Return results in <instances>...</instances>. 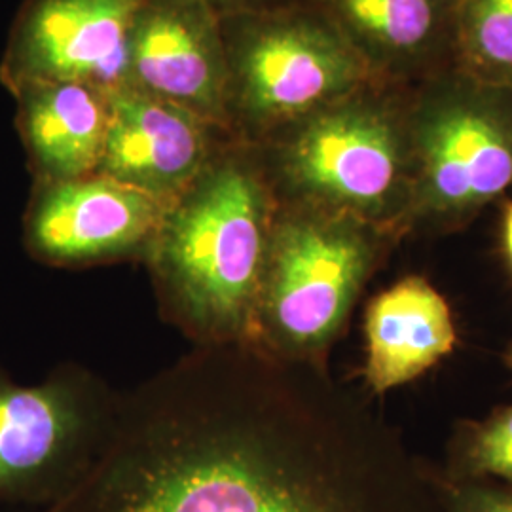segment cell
Listing matches in <instances>:
<instances>
[{
  "mask_svg": "<svg viewBox=\"0 0 512 512\" xmlns=\"http://www.w3.org/2000/svg\"><path fill=\"white\" fill-rule=\"evenodd\" d=\"M279 366L249 346L192 349L118 395L92 467L38 512H365Z\"/></svg>",
  "mask_w": 512,
  "mask_h": 512,
  "instance_id": "6da1fadb",
  "label": "cell"
},
{
  "mask_svg": "<svg viewBox=\"0 0 512 512\" xmlns=\"http://www.w3.org/2000/svg\"><path fill=\"white\" fill-rule=\"evenodd\" d=\"M277 207L258 148L238 139L167 203L145 264L162 319L194 348L249 344Z\"/></svg>",
  "mask_w": 512,
  "mask_h": 512,
  "instance_id": "7a4b0ae2",
  "label": "cell"
},
{
  "mask_svg": "<svg viewBox=\"0 0 512 512\" xmlns=\"http://www.w3.org/2000/svg\"><path fill=\"white\" fill-rule=\"evenodd\" d=\"M410 88L370 80L255 145L277 203L384 228L412 207Z\"/></svg>",
  "mask_w": 512,
  "mask_h": 512,
  "instance_id": "3957f363",
  "label": "cell"
},
{
  "mask_svg": "<svg viewBox=\"0 0 512 512\" xmlns=\"http://www.w3.org/2000/svg\"><path fill=\"white\" fill-rule=\"evenodd\" d=\"M220 25L226 124L243 143L260 145L372 80L338 29L306 0L224 16Z\"/></svg>",
  "mask_w": 512,
  "mask_h": 512,
  "instance_id": "277c9868",
  "label": "cell"
},
{
  "mask_svg": "<svg viewBox=\"0 0 512 512\" xmlns=\"http://www.w3.org/2000/svg\"><path fill=\"white\" fill-rule=\"evenodd\" d=\"M378 226L311 207H277L247 346L274 359L321 353L372 268Z\"/></svg>",
  "mask_w": 512,
  "mask_h": 512,
  "instance_id": "5b68a950",
  "label": "cell"
},
{
  "mask_svg": "<svg viewBox=\"0 0 512 512\" xmlns=\"http://www.w3.org/2000/svg\"><path fill=\"white\" fill-rule=\"evenodd\" d=\"M412 215L461 219L512 188V93L456 69L410 88Z\"/></svg>",
  "mask_w": 512,
  "mask_h": 512,
  "instance_id": "8992f818",
  "label": "cell"
},
{
  "mask_svg": "<svg viewBox=\"0 0 512 512\" xmlns=\"http://www.w3.org/2000/svg\"><path fill=\"white\" fill-rule=\"evenodd\" d=\"M118 395L76 363L37 385L0 368V503L46 507L73 490L109 439Z\"/></svg>",
  "mask_w": 512,
  "mask_h": 512,
  "instance_id": "52a82bcc",
  "label": "cell"
},
{
  "mask_svg": "<svg viewBox=\"0 0 512 512\" xmlns=\"http://www.w3.org/2000/svg\"><path fill=\"white\" fill-rule=\"evenodd\" d=\"M167 203L93 173L33 183L23 213V247L50 268L145 262Z\"/></svg>",
  "mask_w": 512,
  "mask_h": 512,
  "instance_id": "ba28073f",
  "label": "cell"
},
{
  "mask_svg": "<svg viewBox=\"0 0 512 512\" xmlns=\"http://www.w3.org/2000/svg\"><path fill=\"white\" fill-rule=\"evenodd\" d=\"M139 0H23L0 57V84H126L129 29Z\"/></svg>",
  "mask_w": 512,
  "mask_h": 512,
  "instance_id": "9c48e42d",
  "label": "cell"
},
{
  "mask_svg": "<svg viewBox=\"0 0 512 512\" xmlns=\"http://www.w3.org/2000/svg\"><path fill=\"white\" fill-rule=\"evenodd\" d=\"M228 131V69L220 18L203 0H139L126 84ZM230 133V131H228Z\"/></svg>",
  "mask_w": 512,
  "mask_h": 512,
  "instance_id": "30bf717a",
  "label": "cell"
},
{
  "mask_svg": "<svg viewBox=\"0 0 512 512\" xmlns=\"http://www.w3.org/2000/svg\"><path fill=\"white\" fill-rule=\"evenodd\" d=\"M230 139L226 129L190 110L120 86L110 92L109 129L97 173L158 202H173Z\"/></svg>",
  "mask_w": 512,
  "mask_h": 512,
  "instance_id": "8fae6325",
  "label": "cell"
},
{
  "mask_svg": "<svg viewBox=\"0 0 512 512\" xmlns=\"http://www.w3.org/2000/svg\"><path fill=\"white\" fill-rule=\"evenodd\" d=\"M363 61L372 80L414 88L454 69L456 0H306Z\"/></svg>",
  "mask_w": 512,
  "mask_h": 512,
  "instance_id": "7c38bea8",
  "label": "cell"
},
{
  "mask_svg": "<svg viewBox=\"0 0 512 512\" xmlns=\"http://www.w3.org/2000/svg\"><path fill=\"white\" fill-rule=\"evenodd\" d=\"M110 92L82 82L27 84L12 92L33 183L97 173L109 129Z\"/></svg>",
  "mask_w": 512,
  "mask_h": 512,
  "instance_id": "4fadbf2b",
  "label": "cell"
},
{
  "mask_svg": "<svg viewBox=\"0 0 512 512\" xmlns=\"http://www.w3.org/2000/svg\"><path fill=\"white\" fill-rule=\"evenodd\" d=\"M452 315L433 287L406 279L372 300L366 313V378L376 393L406 384L448 355Z\"/></svg>",
  "mask_w": 512,
  "mask_h": 512,
  "instance_id": "5bb4252c",
  "label": "cell"
},
{
  "mask_svg": "<svg viewBox=\"0 0 512 512\" xmlns=\"http://www.w3.org/2000/svg\"><path fill=\"white\" fill-rule=\"evenodd\" d=\"M454 69L512 93V0H458Z\"/></svg>",
  "mask_w": 512,
  "mask_h": 512,
  "instance_id": "9a60e30c",
  "label": "cell"
},
{
  "mask_svg": "<svg viewBox=\"0 0 512 512\" xmlns=\"http://www.w3.org/2000/svg\"><path fill=\"white\" fill-rule=\"evenodd\" d=\"M475 465L512 482V410L492 421L476 440Z\"/></svg>",
  "mask_w": 512,
  "mask_h": 512,
  "instance_id": "2e32d148",
  "label": "cell"
},
{
  "mask_svg": "<svg viewBox=\"0 0 512 512\" xmlns=\"http://www.w3.org/2000/svg\"><path fill=\"white\" fill-rule=\"evenodd\" d=\"M211 6V10L219 16H232V14H243V12H256V10H268L275 6H285L296 0H203Z\"/></svg>",
  "mask_w": 512,
  "mask_h": 512,
  "instance_id": "e0dca14e",
  "label": "cell"
},
{
  "mask_svg": "<svg viewBox=\"0 0 512 512\" xmlns=\"http://www.w3.org/2000/svg\"><path fill=\"white\" fill-rule=\"evenodd\" d=\"M467 512H512V495H480Z\"/></svg>",
  "mask_w": 512,
  "mask_h": 512,
  "instance_id": "ac0fdd59",
  "label": "cell"
},
{
  "mask_svg": "<svg viewBox=\"0 0 512 512\" xmlns=\"http://www.w3.org/2000/svg\"><path fill=\"white\" fill-rule=\"evenodd\" d=\"M503 245L512 266V202L505 207V213H503Z\"/></svg>",
  "mask_w": 512,
  "mask_h": 512,
  "instance_id": "d6986e66",
  "label": "cell"
},
{
  "mask_svg": "<svg viewBox=\"0 0 512 512\" xmlns=\"http://www.w3.org/2000/svg\"><path fill=\"white\" fill-rule=\"evenodd\" d=\"M456 2H458V0H456Z\"/></svg>",
  "mask_w": 512,
  "mask_h": 512,
  "instance_id": "ffe728a7",
  "label": "cell"
}]
</instances>
